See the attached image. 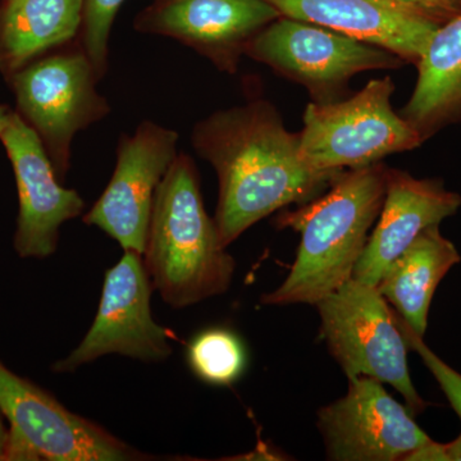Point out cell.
<instances>
[{
    "label": "cell",
    "mask_w": 461,
    "mask_h": 461,
    "mask_svg": "<svg viewBox=\"0 0 461 461\" xmlns=\"http://www.w3.org/2000/svg\"><path fill=\"white\" fill-rule=\"evenodd\" d=\"M191 142L217 172L214 221L224 247L253 224L290 204H305L339 173L317 172L300 159L299 135L288 132L264 100L215 112L194 126Z\"/></svg>",
    "instance_id": "obj_1"
},
{
    "label": "cell",
    "mask_w": 461,
    "mask_h": 461,
    "mask_svg": "<svg viewBox=\"0 0 461 461\" xmlns=\"http://www.w3.org/2000/svg\"><path fill=\"white\" fill-rule=\"evenodd\" d=\"M388 168L379 163L339 173L326 195L285 212L280 227L302 235L295 262L264 305H315L353 277L386 195Z\"/></svg>",
    "instance_id": "obj_2"
},
{
    "label": "cell",
    "mask_w": 461,
    "mask_h": 461,
    "mask_svg": "<svg viewBox=\"0 0 461 461\" xmlns=\"http://www.w3.org/2000/svg\"><path fill=\"white\" fill-rule=\"evenodd\" d=\"M154 291L184 309L229 291L236 262L206 213L198 168L178 154L158 187L142 253Z\"/></svg>",
    "instance_id": "obj_3"
},
{
    "label": "cell",
    "mask_w": 461,
    "mask_h": 461,
    "mask_svg": "<svg viewBox=\"0 0 461 461\" xmlns=\"http://www.w3.org/2000/svg\"><path fill=\"white\" fill-rule=\"evenodd\" d=\"M393 90L390 77L377 78L344 102L309 104L297 133L303 163L317 172H341L420 147V132L391 105Z\"/></svg>",
    "instance_id": "obj_4"
},
{
    "label": "cell",
    "mask_w": 461,
    "mask_h": 461,
    "mask_svg": "<svg viewBox=\"0 0 461 461\" xmlns=\"http://www.w3.org/2000/svg\"><path fill=\"white\" fill-rule=\"evenodd\" d=\"M17 113L41 139L58 178L71 167L75 136L111 113L89 57L75 41L7 77Z\"/></svg>",
    "instance_id": "obj_5"
},
{
    "label": "cell",
    "mask_w": 461,
    "mask_h": 461,
    "mask_svg": "<svg viewBox=\"0 0 461 461\" xmlns=\"http://www.w3.org/2000/svg\"><path fill=\"white\" fill-rule=\"evenodd\" d=\"M315 306L321 336L348 379L371 377L391 384L414 417L424 411L429 402L412 384L408 344L395 311L377 287L350 278Z\"/></svg>",
    "instance_id": "obj_6"
},
{
    "label": "cell",
    "mask_w": 461,
    "mask_h": 461,
    "mask_svg": "<svg viewBox=\"0 0 461 461\" xmlns=\"http://www.w3.org/2000/svg\"><path fill=\"white\" fill-rule=\"evenodd\" d=\"M154 287L141 254L124 250L105 272L98 312L80 345L53 366L56 373H74L107 355L145 363L165 362L172 355L171 332L151 313Z\"/></svg>",
    "instance_id": "obj_7"
},
{
    "label": "cell",
    "mask_w": 461,
    "mask_h": 461,
    "mask_svg": "<svg viewBox=\"0 0 461 461\" xmlns=\"http://www.w3.org/2000/svg\"><path fill=\"white\" fill-rule=\"evenodd\" d=\"M177 142L175 130L153 121L121 135L113 175L84 223L107 233L123 251L142 256L158 187L178 156Z\"/></svg>",
    "instance_id": "obj_8"
},
{
    "label": "cell",
    "mask_w": 461,
    "mask_h": 461,
    "mask_svg": "<svg viewBox=\"0 0 461 461\" xmlns=\"http://www.w3.org/2000/svg\"><path fill=\"white\" fill-rule=\"evenodd\" d=\"M245 54L318 93L336 89L359 72L397 68L403 62L384 48L285 16L264 27Z\"/></svg>",
    "instance_id": "obj_9"
},
{
    "label": "cell",
    "mask_w": 461,
    "mask_h": 461,
    "mask_svg": "<svg viewBox=\"0 0 461 461\" xmlns=\"http://www.w3.org/2000/svg\"><path fill=\"white\" fill-rule=\"evenodd\" d=\"M317 426L335 461L402 460L430 439L408 406L371 377L348 379V393L318 411Z\"/></svg>",
    "instance_id": "obj_10"
},
{
    "label": "cell",
    "mask_w": 461,
    "mask_h": 461,
    "mask_svg": "<svg viewBox=\"0 0 461 461\" xmlns=\"http://www.w3.org/2000/svg\"><path fill=\"white\" fill-rule=\"evenodd\" d=\"M0 412L32 446L51 461H144L141 453L86 418L62 405L32 382L0 363Z\"/></svg>",
    "instance_id": "obj_11"
},
{
    "label": "cell",
    "mask_w": 461,
    "mask_h": 461,
    "mask_svg": "<svg viewBox=\"0 0 461 461\" xmlns=\"http://www.w3.org/2000/svg\"><path fill=\"white\" fill-rule=\"evenodd\" d=\"M281 17L266 0H158L135 21V29L166 36L233 74L249 42Z\"/></svg>",
    "instance_id": "obj_12"
},
{
    "label": "cell",
    "mask_w": 461,
    "mask_h": 461,
    "mask_svg": "<svg viewBox=\"0 0 461 461\" xmlns=\"http://www.w3.org/2000/svg\"><path fill=\"white\" fill-rule=\"evenodd\" d=\"M0 141L16 177L18 203L14 247L23 258L56 253L60 227L84 213V199L60 185L47 150L36 132L16 111Z\"/></svg>",
    "instance_id": "obj_13"
},
{
    "label": "cell",
    "mask_w": 461,
    "mask_h": 461,
    "mask_svg": "<svg viewBox=\"0 0 461 461\" xmlns=\"http://www.w3.org/2000/svg\"><path fill=\"white\" fill-rule=\"evenodd\" d=\"M281 16L304 21L418 62L441 25L391 0H266Z\"/></svg>",
    "instance_id": "obj_14"
},
{
    "label": "cell",
    "mask_w": 461,
    "mask_h": 461,
    "mask_svg": "<svg viewBox=\"0 0 461 461\" xmlns=\"http://www.w3.org/2000/svg\"><path fill=\"white\" fill-rule=\"evenodd\" d=\"M461 196L438 180H418L409 173L388 169L386 195L377 226L369 235L353 272L354 280L377 286L382 275L429 227L456 213Z\"/></svg>",
    "instance_id": "obj_15"
},
{
    "label": "cell",
    "mask_w": 461,
    "mask_h": 461,
    "mask_svg": "<svg viewBox=\"0 0 461 461\" xmlns=\"http://www.w3.org/2000/svg\"><path fill=\"white\" fill-rule=\"evenodd\" d=\"M84 0H3L0 74L9 77L51 51L77 41Z\"/></svg>",
    "instance_id": "obj_16"
},
{
    "label": "cell",
    "mask_w": 461,
    "mask_h": 461,
    "mask_svg": "<svg viewBox=\"0 0 461 461\" xmlns=\"http://www.w3.org/2000/svg\"><path fill=\"white\" fill-rule=\"evenodd\" d=\"M460 260L457 249L442 236L439 224H436L424 230L387 267L375 287L411 329L423 338L436 288Z\"/></svg>",
    "instance_id": "obj_17"
},
{
    "label": "cell",
    "mask_w": 461,
    "mask_h": 461,
    "mask_svg": "<svg viewBox=\"0 0 461 461\" xmlns=\"http://www.w3.org/2000/svg\"><path fill=\"white\" fill-rule=\"evenodd\" d=\"M417 66V86L402 117L426 140L461 121V14L438 27Z\"/></svg>",
    "instance_id": "obj_18"
},
{
    "label": "cell",
    "mask_w": 461,
    "mask_h": 461,
    "mask_svg": "<svg viewBox=\"0 0 461 461\" xmlns=\"http://www.w3.org/2000/svg\"><path fill=\"white\" fill-rule=\"evenodd\" d=\"M186 357L194 375L213 386L235 384L247 366L244 344L226 329L200 332L190 342Z\"/></svg>",
    "instance_id": "obj_19"
},
{
    "label": "cell",
    "mask_w": 461,
    "mask_h": 461,
    "mask_svg": "<svg viewBox=\"0 0 461 461\" xmlns=\"http://www.w3.org/2000/svg\"><path fill=\"white\" fill-rule=\"evenodd\" d=\"M124 0H84L83 23L77 41L89 57L99 81L108 71L109 38Z\"/></svg>",
    "instance_id": "obj_20"
},
{
    "label": "cell",
    "mask_w": 461,
    "mask_h": 461,
    "mask_svg": "<svg viewBox=\"0 0 461 461\" xmlns=\"http://www.w3.org/2000/svg\"><path fill=\"white\" fill-rule=\"evenodd\" d=\"M395 311V309H393ZM395 318L397 326L402 330L403 339L408 344L409 350H414L415 353L420 355V359L426 364L427 368L432 373L433 377L438 382L439 387L444 391L448 402L453 406L456 414L459 415L461 420V375L459 372L451 368L448 364H446L441 357H437L432 350L424 344L423 338L417 335L411 329L408 323L400 317L395 312Z\"/></svg>",
    "instance_id": "obj_21"
},
{
    "label": "cell",
    "mask_w": 461,
    "mask_h": 461,
    "mask_svg": "<svg viewBox=\"0 0 461 461\" xmlns=\"http://www.w3.org/2000/svg\"><path fill=\"white\" fill-rule=\"evenodd\" d=\"M412 9L438 25H444L461 14V0H391Z\"/></svg>",
    "instance_id": "obj_22"
},
{
    "label": "cell",
    "mask_w": 461,
    "mask_h": 461,
    "mask_svg": "<svg viewBox=\"0 0 461 461\" xmlns=\"http://www.w3.org/2000/svg\"><path fill=\"white\" fill-rule=\"evenodd\" d=\"M402 461H448L446 455L445 445L437 444L429 439L426 444L418 446L403 456Z\"/></svg>",
    "instance_id": "obj_23"
},
{
    "label": "cell",
    "mask_w": 461,
    "mask_h": 461,
    "mask_svg": "<svg viewBox=\"0 0 461 461\" xmlns=\"http://www.w3.org/2000/svg\"><path fill=\"white\" fill-rule=\"evenodd\" d=\"M446 455L448 461H461V433L450 444H445Z\"/></svg>",
    "instance_id": "obj_24"
},
{
    "label": "cell",
    "mask_w": 461,
    "mask_h": 461,
    "mask_svg": "<svg viewBox=\"0 0 461 461\" xmlns=\"http://www.w3.org/2000/svg\"><path fill=\"white\" fill-rule=\"evenodd\" d=\"M14 112V111H12V109L7 107V105L0 104V135L5 131V127L8 126Z\"/></svg>",
    "instance_id": "obj_25"
},
{
    "label": "cell",
    "mask_w": 461,
    "mask_h": 461,
    "mask_svg": "<svg viewBox=\"0 0 461 461\" xmlns=\"http://www.w3.org/2000/svg\"><path fill=\"white\" fill-rule=\"evenodd\" d=\"M8 430L5 429L0 418V460H5V445H7Z\"/></svg>",
    "instance_id": "obj_26"
}]
</instances>
